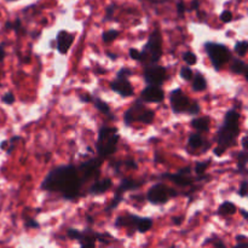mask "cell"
I'll return each mask as SVG.
<instances>
[{
	"label": "cell",
	"mask_w": 248,
	"mask_h": 248,
	"mask_svg": "<svg viewBox=\"0 0 248 248\" xmlns=\"http://www.w3.org/2000/svg\"><path fill=\"white\" fill-rule=\"evenodd\" d=\"M82 181L74 165H63L53 169L44 179L41 188L50 193L62 194L65 200H75L80 195Z\"/></svg>",
	"instance_id": "obj_1"
},
{
	"label": "cell",
	"mask_w": 248,
	"mask_h": 248,
	"mask_svg": "<svg viewBox=\"0 0 248 248\" xmlns=\"http://www.w3.org/2000/svg\"><path fill=\"white\" fill-rule=\"evenodd\" d=\"M239 121L240 114L235 109H232L225 114L224 123L220 126L216 136V142L219 147L227 150L228 148H232L236 144V138L240 133Z\"/></svg>",
	"instance_id": "obj_2"
},
{
	"label": "cell",
	"mask_w": 248,
	"mask_h": 248,
	"mask_svg": "<svg viewBox=\"0 0 248 248\" xmlns=\"http://www.w3.org/2000/svg\"><path fill=\"white\" fill-rule=\"evenodd\" d=\"M120 136L118 133L116 127H108L103 126L98 132V140H97V152L99 156L106 159L113 155L118 148Z\"/></svg>",
	"instance_id": "obj_3"
},
{
	"label": "cell",
	"mask_w": 248,
	"mask_h": 248,
	"mask_svg": "<svg viewBox=\"0 0 248 248\" xmlns=\"http://www.w3.org/2000/svg\"><path fill=\"white\" fill-rule=\"evenodd\" d=\"M140 55H142L140 61L147 63V64L159 62L162 56V38L159 29H156V31L150 34L149 39H148Z\"/></svg>",
	"instance_id": "obj_4"
},
{
	"label": "cell",
	"mask_w": 248,
	"mask_h": 248,
	"mask_svg": "<svg viewBox=\"0 0 248 248\" xmlns=\"http://www.w3.org/2000/svg\"><path fill=\"white\" fill-rule=\"evenodd\" d=\"M205 50L216 69L222 68L223 65L227 64V63L229 62L230 58H232L230 50L224 45V44L206 43Z\"/></svg>",
	"instance_id": "obj_5"
},
{
	"label": "cell",
	"mask_w": 248,
	"mask_h": 248,
	"mask_svg": "<svg viewBox=\"0 0 248 248\" xmlns=\"http://www.w3.org/2000/svg\"><path fill=\"white\" fill-rule=\"evenodd\" d=\"M176 196H178V191L161 183L153 186L147 194L148 201L153 205H164L169 202L170 199L176 198Z\"/></svg>",
	"instance_id": "obj_6"
},
{
	"label": "cell",
	"mask_w": 248,
	"mask_h": 248,
	"mask_svg": "<svg viewBox=\"0 0 248 248\" xmlns=\"http://www.w3.org/2000/svg\"><path fill=\"white\" fill-rule=\"evenodd\" d=\"M102 164H103V157L99 156L94 157V159H90L89 161L80 165L78 167V172H79L82 183L92 178L96 179L99 176V169H101Z\"/></svg>",
	"instance_id": "obj_7"
},
{
	"label": "cell",
	"mask_w": 248,
	"mask_h": 248,
	"mask_svg": "<svg viewBox=\"0 0 248 248\" xmlns=\"http://www.w3.org/2000/svg\"><path fill=\"white\" fill-rule=\"evenodd\" d=\"M167 79V70L162 65L153 63L147 64L144 68V80L149 85H157L161 86Z\"/></svg>",
	"instance_id": "obj_8"
},
{
	"label": "cell",
	"mask_w": 248,
	"mask_h": 248,
	"mask_svg": "<svg viewBox=\"0 0 248 248\" xmlns=\"http://www.w3.org/2000/svg\"><path fill=\"white\" fill-rule=\"evenodd\" d=\"M170 103H171L172 111L174 114H179L186 113L191 102L189 97L181 89H177L173 90L170 94Z\"/></svg>",
	"instance_id": "obj_9"
},
{
	"label": "cell",
	"mask_w": 248,
	"mask_h": 248,
	"mask_svg": "<svg viewBox=\"0 0 248 248\" xmlns=\"http://www.w3.org/2000/svg\"><path fill=\"white\" fill-rule=\"evenodd\" d=\"M142 184H143V182H137V181H135V179H131V178L123 179V182H121L120 186H119L118 190H116L113 201H111L110 205L107 207V210H106L107 212H110L113 208L118 207L119 203L123 201V196L126 191L132 190V189H138L140 186H142Z\"/></svg>",
	"instance_id": "obj_10"
},
{
	"label": "cell",
	"mask_w": 248,
	"mask_h": 248,
	"mask_svg": "<svg viewBox=\"0 0 248 248\" xmlns=\"http://www.w3.org/2000/svg\"><path fill=\"white\" fill-rule=\"evenodd\" d=\"M191 169L190 167H184L178 171V173H164L160 176L162 179H169V181L173 182L179 186H189L194 183V179L190 176Z\"/></svg>",
	"instance_id": "obj_11"
},
{
	"label": "cell",
	"mask_w": 248,
	"mask_h": 248,
	"mask_svg": "<svg viewBox=\"0 0 248 248\" xmlns=\"http://www.w3.org/2000/svg\"><path fill=\"white\" fill-rule=\"evenodd\" d=\"M164 99V90L161 89V86H157V85H149L140 93V101L148 102V103H161Z\"/></svg>",
	"instance_id": "obj_12"
},
{
	"label": "cell",
	"mask_w": 248,
	"mask_h": 248,
	"mask_svg": "<svg viewBox=\"0 0 248 248\" xmlns=\"http://www.w3.org/2000/svg\"><path fill=\"white\" fill-rule=\"evenodd\" d=\"M147 107L142 103L140 101H136L132 104V107L127 109V111L124 115V123L126 125H131L135 121H142L143 116H144L145 111H147Z\"/></svg>",
	"instance_id": "obj_13"
},
{
	"label": "cell",
	"mask_w": 248,
	"mask_h": 248,
	"mask_svg": "<svg viewBox=\"0 0 248 248\" xmlns=\"http://www.w3.org/2000/svg\"><path fill=\"white\" fill-rule=\"evenodd\" d=\"M110 89L123 97H131L135 93V89L128 81V78H118L110 84Z\"/></svg>",
	"instance_id": "obj_14"
},
{
	"label": "cell",
	"mask_w": 248,
	"mask_h": 248,
	"mask_svg": "<svg viewBox=\"0 0 248 248\" xmlns=\"http://www.w3.org/2000/svg\"><path fill=\"white\" fill-rule=\"evenodd\" d=\"M73 41H74V35L65 31H58L57 38H56V46H57L58 52L65 55L69 51L70 46H72Z\"/></svg>",
	"instance_id": "obj_15"
},
{
	"label": "cell",
	"mask_w": 248,
	"mask_h": 248,
	"mask_svg": "<svg viewBox=\"0 0 248 248\" xmlns=\"http://www.w3.org/2000/svg\"><path fill=\"white\" fill-rule=\"evenodd\" d=\"M111 181L109 178H104L102 181H97L94 182L93 186L90 188V194H93V195H99V194L106 193L108 189H110L111 186Z\"/></svg>",
	"instance_id": "obj_16"
},
{
	"label": "cell",
	"mask_w": 248,
	"mask_h": 248,
	"mask_svg": "<svg viewBox=\"0 0 248 248\" xmlns=\"http://www.w3.org/2000/svg\"><path fill=\"white\" fill-rule=\"evenodd\" d=\"M191 81H193L191 86H193L194 91L202 92L207 89V81H206V78L203 77L202 73H200V72L194 73Z\"/></svg>",
	"instance_id": "obj_17"
},
{
	"label": "cell",
	"mask_w": 248,
	"mask_h": 248,
	"mask_svg": "<svg viewBox=\"0 0 248 248\" xmlns=\"http://www.w3.org/2000/svg\"><path fill=\"white\" fill-rule=\"evenodd\" d=\"M232 72L235 73V74H239V75H245L247 79V74H248V68L247 64L244 62V61L239 60V58H235L232 60Z\"/></svg>",
	"instance_id": "obj_18"
},
{
	"label": "cell",
	"mask_w": 248,
	"mask_h": 248,
	"mask_svg": "<svg viewBox=\"0 0 248 248\" xmlns=\"http://www.w3.org/2000/svg\"><path fill=\"white\" fill-rule=\"evenodd\" d=\"M153 227V220L152 218H142L138 217L136 219V225L135 228L138 230L140 232H148Z\"/></svg>",
	"instance_id": "obj_19"
},
{
	"label": "cell",
	"mask_w": 248,
	"mask_h": 248,
	"mask_svg": "<svg viewBox=\"0 0 248 248\" xmlns=\"http://www.w3.org/2000/svg\"><path fill=\"white\" fill-rule=\"evenodd\" d=\"M191 126L193 128H195L198 132H206L208 131L210 128V119L208 118H198V119H194L191 121Z\"/></svg>",
	"instance_id": "obj_20"
},
{
	"label": "cell",
	"mask_w": 248,
	"mask_h": 248,
	"mask_svg": "<svg viewBox=\"0 0 248 248\" xmlns=\"http://www.w3.org/2000/svg\"><path fill=\"white\" fill-rule=\"evenodd\" d=\"M203 144H205V140H203L202 136H201L200 133H193V135L189 137L188 140L189 149H193V150L200 149V148L203 147Z\"/></svg>",
	"instance_id": "obj_21"
},
{
	"label": "cell",
	"mask_w": 248,
	"mask_h": 248,
	"mask_svg": "<svg viewBox=\"0 0 248 248\" xmlns=\"http://www.w3.org/2000/svg\"><path fill=\"white\" fill-rule=\"evenodd\" d=\"M236 210L237 208L234 203L229 202V201H225V202H223L222 205L219 206V208H218V215L232 216L236 212Z\"/></svg>",
	"instance_id": "obj_22"
},
{
	"label": "cell",
	"mask_w": 248,
	"mask_h": 248,
	"mask_svg": "<svg viewBox=\"0 0 248 248\" xmlns=\"http://www.w3.org/2000/svg\"><path fill=\"white\" fill-rule=\"evenodd\" d=\"M92 101H93L94 107H96V108L98 109L101 113H103V114H106V115H109L110 118H113V116L110 115V107H109L106 102L102 101V99H99V98H97V97L92 98Z\"/></svg>",
	"instance_id": "obj_23"
},
{
	"label": "cell",
	"mask_w": 248,
	"mask_h": 248,
	"mask_svg": "<svg viewBox=\"0 0 248 248\" xmlns=\"http://www.w3.org/2000/svg\"><path fill=\"white\" fill-rule=\"evenodd\" d=\"M246 165H247V152H241L237 155V167L241 173H246Z\"/></svg>",
	"instance_id": "obj_24"
},
{
	"label": "cell",
	"mask_w": 248,
	"mask_h": 248,
	"mask_svg": "<svg viewBox=\"0 0 248 248\" xmlns=\"http://www.w3.org/2000/svg\"><path fill=\"white\" fill-rule=\"evenodd\" d=\"M5 28L12 29V31H16L17 34H22V33H24V31H24L23 27H22V22H21V19H19V18H17L15 22H7V23L5 24Z\"/></svg>",
	"instance_id": "obj_25"
},
{
	"label": "cell",
	"mask_w": 248,
	"mask_h": 248,
	"mask_svg": "<svg viewBox=\"0 0 248 248\" xmlns=\"http://www.w3.org/2000/svg\"><path fill=\"white\" fill-rule=\"evenodd\" d=\"M119 34H120V31H115V29H111V31H104L103 35H102V39H103L104 43L109 44V43H111L113 40H115V39L119 36Z\"/></svg>",
	"instance_id": "obj_26"
},
{
	"label": "cell",
	"mask_w": 248,
	"mask_h": 248,
	"mask_svg": "<svg viewBox=\"0 0 248 248\" xmlns=\"http://www.w3.org/2000/svg\"><path fill=\"white\" fill-rule=\"evenodd\" d=\"M247 41H240V43H236V45H235V52H236V55H239L240 57H244L247 53Z\"/></svg>",
	"instance_id": "obj_27"
},
{
	"label": "cell",
	"mask_w": 248,
	"mask_h": 248,
	"mask_svg": "<svg viewBox=\"0 0 248 248\" xmlns=\"http://www.w3.org/2000/svg\"><path fill=\"white\" fill-rule=\"evenodd\" d=\"M154 119H155V111L152 110V109H147V111H145L144 116H143L140 123L145 124V125H150V124H153Z\"/></svg>",
	"instance_id": "obj_28"
},
{
	"label": "cell",
	"mask_w": 248,
	"mask_h": 248,
	"mask_svg": "<svg viewBox=\"0 0 248 248\" xmlns=\"http://www.w3.org/2000/svg\"><path fill=\"white\" fill-rule=\"evenodd\" d=\"M210 165H211V160H206L205 162H198L195 166V172L199 174V176H200V174H203Z\"/></svg>",
	"instance_id": "obj_29"
},
{
	"label": "cell",
	"mask_w": 248,
	"mask_h": 248,
	"mask_svg": "<svg viewBox=\"0 0 248 248\" xmlns=\"http://www.w3.org/2000/svg\"><path fill=\"white\" fill-rule=\"evenodd\" d=\"M193 75L194 72L191 70L190 67H183L181 69V77L183 78L184 80H186V81H190V80L193 79Z\"/></svg>",
	"instance_id": "obj_30"
},
{
	"label": "cell",
	"mask_w": 248,
	"mask_h": 248,
	"mask_svg": "<svg viewBox=\"0 0 248 248\" xmlns=\"http://www.w3.org/2000/svg\"><path fill=\"white\" fill-rule=\"evenodd\" d=\"M67 235L69 239L77 240V241H80V240L82 239V232H79V230H77V229H73V228L68 229Z\"/></svg>",
	"instance_id": "obj_31"
},
{
	"label": "cell",
	"mask_w": 248,
	"mask_h": 248,
	"mask_svg": "<svg viewBox=\"0 0 248 248\" xmlns=\"http://www.w3.org/2000/svg\"><path fill=\"white\" fill-rule=\"evenodd\" d=\"M183 60L186 64L193 65V64H195L196 61H198V58H196V55L194 52H186L183 55Z\"/></svg>",
	"instance_id": "obj_32"
},
{
	"label": "cell",
	"mask_w": 248,
	"mask_h": 248,
	"mask_svg": "<svg viewBox=\"0 0 248 248\" xmlns=\"http://www.w3.org/2000/svg\"><path fill=\"white\" fill-rule=\"evenodd\" d=\"M188 114H193V115H195V114L200 113V106H199L198 102H191L190 106H189V109L188 111H186Z\"/></svg>",
	"instance_id": "obj_33"
},
{
	"label": "cell",
	"mask_w": 248,
	"mask_h": 248,
	"mask_svg": "<svg viewBox=\"0 0 248 248\" xmlns=\"http://www.w3.org/2000/svg\"><path fill=\"white\" fill-rule=\"evenodd\" d=\"M220 19H222L223 23H229V22L232 19V11H229V10H225V11H223L222 15H220Z\"/></svg>",
	"instance_id": "obj_34"
},
{
	"label": "cell",
	"mask_w": 248,
	"mask_h": 248,
	"mask_svg": "<svg viewBox=\"0 0 248 248\" xmlns=\"http://www.w3.org/2000/svg\"><path fill=\"white\" fill-rule=\"evenodd\" d=\"M114 11H115V5H109L106 10V17H104V21H110L113 18Z\"/></svg>",
	"instance_id": "obj_35"
},
{
	"label": "cell",
	"mask_w": 248,
	"mask_h": 248,
	"mask_svg": "<svg viewBox=\"0 0 248 248\" xmlns=\"http://www.w3.org/2000/svg\"><path fill=\"white\" fill-rule=\"evenodd\" d=\"M1 101L6 104H12L15 102L14 93H11V92H7V93H5L4 96H2Z\"/></svg>",
	"instance_id": "obj_36"
},
{
	"label": "cell",
	"mask_w": 248,
	"mask_h": 248,
	"mask_svg": "<svg viewBox=\"0 0 248 248\" xmlns=\"http://www.w3.org/2000/svg\"><path fill=\"white\" fill-rule=\"evenodd\" d=\"M128 53H130V57L132 58V60L140 61V57H142V55H140V52L137 50V48H130Z\"/></svg>",
	"instance_id": "obj_37"
},
{
	"label": "cell",
	"mask_w": 248,
	"mask_h": 248,
	"mask_svg": "<svg viewBox=\"0 0 248 248\" xmlns=\"http://www.w3.org/2000/svg\"><path fill=\"white\" fill-rule=\"evenodd\" d=\"M132 75V72H131L130 69H127V68H123V69H120L118 72V75L116 77L118 78H128Z\"/></svg>",
	"instance_id": "obj_38"
},
{
	"label": "cell",
	"mask_w": 248,
	"mask_h": 248,
	"mask_svg": "<svg viewBox=\"0 0 248 248\" xmlns=\"http://www.w3.org/2000/svg\"><path fill=\"white\" fill-rule=\"evenodd\" d=\"M247 186H248V182L247 181L242 182L241 186H240V190H239L240 196H242V198L247 196Z\"/></svg>",
	"instance_id": "obj_39"
},
{
	"label": "cell",
	"mask_w": 248,
	"mask_h": 248,
	"mask_svg": "<svg viewBox=\"0 0 248 248\" xmlns=\"http://www.w3.org/2000/svg\"><path fill=\"white\" fill-rule=\"evenodd\" d=\"M177 11H178V15L179 17H183L184 16V12H186V6H184V2L182 1H178V4H177Z\"/></svg>",
	"instance_id": "obj_40"
},
{
	"label": "cell",
	"mask_w": 248,
	"mask_h": 248,
	"mask_svg": "<svg viewBox=\"0 0 248 248\" xmlns=\"http://www.w3.org/2000/svg\"><path fill=\"white\" fill-rule=\"evenodd\" d=\"M123 164L125 165L126 167H128V169H133V170H137L138 165L137 162L135 161V160H127V161H123Z\"/></svg>",
	"instance_id": "obj_41"
},
{
	"label": "cell",
	"mask_w": 248,
	"mask_h": 248,
	"mask_svg": "<svg viewBox=\"0 0 248 248\" xmlns=\"http://www.w3.org/2000/svg\"><path fill=\"white\" fill-rule=\"evenodd\" d=\"M26 227L27 228H34V229H35V228H39V223L36 222V220L28 218L26 222Z\"/></svg>",
	"instance_id": "obj_42"
},
{
	"label": "cell",
	"mask_w": 248,
	"mask_h": 248,
	"mask_svg": "<svg viewBox=\"0 0 248 248\" xmlns=\"http://www.w3.org/2000/svg\"><path fill=\"white\" fill-rule=\"evenodd\" d=\"M236 241L239 244V246H246L247 245V237L245 235H241V236L236 237Z\"/></svg>",
	"instance_id": "obj_43"
},
{
	"label": "cell",
	"mask_w": 248,
	"mask_h": 248,
	"mask_svg": "<svg viewBox=\"0 0 248 248\" xmlns=\"http://www.w3.org/2000/svg\"><path fill=\"white\" fill-rule=\"evenodd\" d=\"M80 101H81V102H84V103H90V102L92 101V97L90 96L89 93L81 94V96H80Z\"/></svg>",
	"instance_id": "obj_44"
},
{
	"label": "cell",
	"mask_w": 248,
	"mask_h": 248,
	"mask_svg": "<svg viewBox=\"0 0 248 248\" xmlns=\"http://www.w3.org/2000/svg\"><path fill=\"white\" fill-rule=\"evenodd\" d=\"M224 152H225L224 148L219 147V145H218L217 148H215V149H213V153H215V155H217V156H222V155L224 154Z\"/></svg>",
	"instance_id": "obj_45"
},
{
	"label": "cell",
	"mask_w": 248,
	"mask_h": 248,
	"mask_svg": "<svg viewBox=\"0 0 248 248\" xmlns=\"http://www.w3.org/2000/svg\"><path fill=\"white\" fill-rule=\"evenodd\" d=\"M182 222H183V218H181V217H173V218H172V223H173L174 225H181Z\"/></svg>",
	"instance_id": "obj_46"
},
{
	"label": "cell",
	"mask_w": 248,
	"mask_h": 248,
	"mask_svg": "<svg viewBox=\"0 0 248 248\" xmlns=\"http://www.w3.org/2000/svg\"><path fill=\"white\" fill-rule=\"evenodd\" d=\"M5 58V50H4V46L0 45V62H2Z\"/></svg>",
	"instance_id": "obj_47"
},
{
	"label": "cell",
	"mask_w": 248,
	"mask_h": 248,
	"mask_svg": "<svg viewBox=\"0 0 248 248\" xmlns=\"http://www.w3.org/2000/svg\"><path fill=\"white\" fill-rule=\"evenodd\" d=\"M242 147H244L245 152H247V136L242 138Z\"/></svg>",
	"instance_id": "obj_48"
},
{
	"label": "cell",
	"mask_w": 248,
	"mask_h": 248,
	"mask_svg": "<svg viewBox=\"0 0 248 248\" xmlns=\"http://www.w3.org/2000/svg\"><path fill=\"white\" fill-rule=\"evenodd\" d=\"M198 7H199V0H193V2H191V9L198 10Z\"/></svg>",
	"instance_id": "obj_49"
},
{
	"label": "cell",
	"mask_w": 248,
	"mask_h": 248,
	"mask_svg": "<svg viewBox=\"0 0 248 248\" xmlns=\"http://www.w3.org/2000/svg\"><path fill=\"white\" fill-rule=\"evenodd\" d=\"M9 145V140H2L1 144H0V149H5Z\"/></svg>",
	"instance_id": "obj_50"
},
{
	"label": "cell",
	"mask_w": 248,
	"mask_h": 248,
	"mask_svg": "<svg viewBox=\"0 0 248 248\" xmlns=\"http://www.w3.org/2000/svg\"><path fill=\"white\" fill-rule=\"evenodd\" d=\"M150 2H154V4H160V2H165L169 1V0H149Z\"/></svg>",
	"instance_id": "obj_51"
},
{
	"label": "cell",
	"mask_w": 248,
	"mask_h": 248,
	"mask_svg": "<svg viewBox=\"0 0 248 248\" xmlns=\"http://www.w3.org/2000/svg\"><path fill=\"white\" fill-rule=\"evenodd\" d=\"M215 246H216V247H225V245L223 244V242L219 240V241H218V242H216Z\"/></svg>",
	"instance_id": "obj_52"
},
{
	"label": "cell",
	"mask_w": 248,
	"mask_h": 248,
	"mask_svg": "<svg viewBox=\"0 0 248 248\" xmlns=\"http://www.w3.org/2000/svg\"><path fill=\"white\" fill-rule=\"evenodd\" d=\"M108 56L111 58V60H116V58H118V56H116L115 53H108Z\"/></svg>",
	"instance_id": "obj_53"
},
{
	"label": "cell",
	"mask_w": 248,
	"mask_h": 248,
	"mask_svg": "<svg viewBox=\"0 0 248 248\" xmlns=\"http://www.w3.org/2000/svg\"><path fill=\"white\" fill-rule=\"evenodd\" d=\"M241 213H242V216H244L245 219H247V218H248V215H247L246 210H242V211H241Z\"/></svg>",
	"instance_id": "obj_54"
},
{
	"label": "cell",
	"mask_w": 248,
	"mask_h": 248,
	"mask_svg": "<svg viewBox=\"0 0 248 248\" xmlns=\"http://www.w3.org/2000/svg\"><path fill=\"white\" fill-rule=\"evenodd\" d=\"M6 1H15V0H6Z\"/></svg>",
	"instance_id": "obj_55"
}]
</instances>
